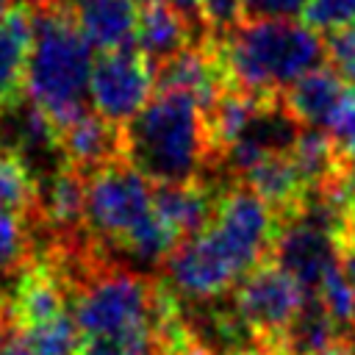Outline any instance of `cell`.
Wrapping results in <instances>:
<instances>
[{"instance_id": "obj_1", "label": "cell", "mask_w": 355, "mask_h": 355, "mask_svg": "<svg viewBox=\"0 0 355 355\" xmlns=\"http://www.w3.org/2000/svg\"><path fill=\"white\" fill-rule=\"evenodd\" d=\"M122 133L125 161L153 186L216 178L202 108L183 92H155Z\"/></svg>"}, {"instance_id": "obj_2", "label": "cell", "mask_w": 355, "mask_h": 355, "mask_svg": "<svg viewBox=\"0 0 355 355\" xmlns=\"http://www.w3.org/2000/svg\"><path fill=\"white\" fill-rule=\"evenodd\" d=\"M92 64V44L75 22L72 3H33L25 94L53 119L55 130L67 128L89 108Z\"/></svg>"}, {"instance_id": "obj_3", "label": "cell", "mask_w": 355, "mask_h": 355, "mask_svg": "<svg viewBox=\"0 0 355 355\" xmlns=\"http://www.w3.org/2000/svg\"><path fill=\"white\" fill-rule=\"evenodd\" d=\"M230 86L258 97L283 94L327 61L324 39L305 22L250 17L219 39Z\"/></svg>"}, {"instance_id": "obj_4", "label": "cell", "mask_w": 355, "mask_h": 355, "mask_svg": "<svg viewBox=\"0 0 355 355\" xmlns=\"http://www.w3.org/2000/svg\"><path fill=\"white\" fill-rule=\"evenodd\" d=\"M153 283L155 275L136 272L103 247L83 258L69 277V311L83 338L128 341L150 330Z\"/></svg>"}, {"instance_id": "obj_5", "label": "cell", "mask_w": 355, "mask_h": 355, "mask_svg": "<svg viewBox=\"0 0 355 355\" xmlns=\"http://www.w3.org/2000/svg\"><path fill=\"white\" fill-rule=\"evenodd\" d=\"M153 216V183L125 158L86 178V227L114 258L128 236Z\"/></svg>"}, {"instance_id": "obj_6", "label": "cell", "mask_w": 355, "mask_h": 355, "mask_svg": "<svg viewBox=\"0 0 355 355\" xmlns=\"http://www.w3.org/2000/svg\"><path fill=\"white\" fill-rule=\"evenodd\" d=\"M227 297L239 316L258 336V341L269 347L277 344V338L288 330V324L308 300L300 283L288 277L275 261H266L247 272Z\"/></svg>"}, {"instance_id": "obj_7", "label": "cell", "mask_w": 355, "mask_h": 355, "mask_svg": "<svg viewBox=\"0 0 355 355\" xmlns=\"http://www.w3.org/2000/svg\"><path fill=\"white\" fill-rule=\"evenodd\" d=\"M155 94V72L153 64L136 50H111L100 53L92 64L89 75V100L97 114L108 122L125 128L133 116H139Z\"/></svg>"}, {"instance_id": "obj_8", "label": "cell", "mask_w": 355, "mask_h": 355, "mask_svg": "<svg viewBox=\"0 0 355 355\" xmlns=\"http://www.w3.org/2000/svg\"><path fill=\"white\" fill-rule=\"evenodd\" d=\"M338 258L341 244L330 230L302 216H288L277 227L269 261H275L288 277H294L308 297H316L327 272L338 266Z\"/></svg>"}, {"instance_id": "obj_9", "label": "cell", "mask_w": 355, "mask_h": 355, "mask_svg": "<svg viewBox=\"0 0 355 355\" xmlns=\"http://www.w3.org/2000/svg\"><path fill=\"white\" fill-rule=\"evenodd\" d=\"M233 180L222 178H197L183 183H155L153 186V208L158 219L175 233L178 241H186L202 233L219 208L225 186Z\"/></svg>"}, {"instance_id": "obj_10", "label": "cell", "mask_w": 355, "mask_h": 355, "mask_svg": "<svg viewBox=\"0 0 355 355\" xmlns=\"http://www.w3.org/2000/svg\"><path fill=\"white\" fill-rule=\"evenodd\" d=\"M61 155L86 178L125 158V133L94 108H86L67 128L58 130Z\"/></svg>"}, {"instance_id": "obj_11", "label": "cell", "mask_w": 355, "mask_h": 355, "mask_svg": "<svg viewBox=\"0 0 355 355\" xmlns=\"http://www.w3.org/2000/svg\"><path fill=\"white\" fill-rule=\"evenodd\" d=\"M200 36H205V31L183 19L166 0H150L139 8L133 47L153 64V72H155L158 64L178 55L183 47H189Z\"/></svg>"}, {"instance_id": "obj_12", "label": "cell", "mask_w": 355, "mask_h": 355, "mask_svg": "<svg viewBox=\"0 0 355 355\" xmlns=\"http://www.w3.org/2000/svg\"><path fill=\"white\" fill-rule=\"evenodd\" d=\"M33 42V3L14 0L0 19V105L25 94V69Z\"/></svg>"}, {"instance_id": "obj_13", "label": "cell", "mask_w": 355, "mask_h": 355, "mask_svg": "<svg viewBox=\"0 0 355 355\" xmlns=\"http://www.w3.org/2000/svg\"><path fill=\"white\" fill-rule=\"evenodd\" d=\"M72 14L97 53L133 47L139 8L130 0H72Z\"/></svg>"}, {"instance_id": "obj_14", "label": "cell", "mask_w": 355, "mask_h": 355, "mask_svg": "<svg viewBox=\"0 0 355 355\" xmlns=\"http://www.w3.org/2000/svg\"><path fill=\"white\" fill-rule=\"evenodd\" d=\"M347 92L349 86L330 67H319L288 86L280 97L302 128H327Z\"/></svg>"}, {"instance_id": "obj_15", "label": "cell", "mask_w": 355, "mask_h": 355, "mask_svg": "<svg viewBox=\"0 0 355 355\" xmlns=\"http://www.w3.org/2000/svg\"><path fill=\"white\" fill-rule=\"evenodd\" d=\"M241 183L250 186L277 214V222L294 216L305 197V183L291 161V153H277V155L261 158L252 169H247Z\"/></svg>"}, {"instance_id": "obj_16", "label": "cell", "mask_w": 355, "mask_h": 355, "mask_svg": "<svg viewBox=\"0 0 355 355\" xmlns=\"http://www.w3.org/2000/svg\"><path fill=\"white\" fill-rule=\"evenodd\" d=\"M36 255L33 219L22 211L0 208V288L3 280H17V275Z\"/></svg>"}, {"instance_id": "obj_17", "label": "cell", "mask_w": 355, "mask_h": 355, "mask_svg": "<svg viewBox=\"0 0 355 355\" xmlns=\"http://www.w3.org/2000/svg\"><path fill=\"white\" fill-rule=\"evenodd\" d=\"M36 205H39V178L14 150L0 144V208H11L33 216Z\"/></svg>"}, {"instance_id": "obj_18", "label": "cell", "mask_w": 355, "mask_h": 355, "mask_svg": "<svg viewBox=\"0 0 355 355\" xmlns=\"http://www.w3.org/2000/svg\"><path fill=\"white\" fill-rule=\"evenodd\" d=\"M28 341L39 355H80L86 338L72 316V311H64L31 330H25Z\"/></svg>"}, {"instance_id": "obj_19", "label": "cell", "mask_w": 355, "mask_h": 355, "mask_svg": "<svg viewBox=\"0 0 355 355\" xmlns=\"http://www.w3.org/2000/svg\"><path fill=\"white\" fill-rule=\"evenodd\" d=\"M302 22L316 33H341L355 28V0H308Z\"/></svg>"}, {"instance_id": "obj_20", "label": "cell", "mask_w": 355, "mask_h": 355, "mask_svg": "<svg viewBox=\"0 0 355 355\" xmlns=\"http://www.w3.org/2000/svg\"><path fill=\"white\" fill-rule=\"evenodd\" d=\"M316 297H319V302L327 308V313L341 327L352 330V322H355V288L341 275V266H336L333 272H327V277L322 280Z\"/></svg>"}, {"instance_id": "obj_21", "label": "cell", "mask_w": 355, "mask_h": 355, "mask_svg": "<svg viewBox=\"0 0 355 355\" xmlns=\"http://www.w3.org/2000/svg\"><path fill=\"white\" fill-rule=\"evenodd\" d=\"M247 19L244 0H200V22L205 33L222 39Z\"/></svg>"}, {"instance_id": "obj_22", "label": "cell", "mask_w": 355, "mask_h": 355, "mask_svg": "<svg viewBox=\"0 0 355 355\" xmlns=\"http://www.w3.org/2000/svg\"><path fill=\"white\" fill-rule=\"evenodd\" d=\"M327 67L349 86L355 89V28L327 36Z\"/></svg>"}, {"instance_id": "obj_23", "label": "cell", "mask_w": 355, "mask_h": 355, "mask_svg": "<svg viewBox=\"0 0 355 355\" xmlns=\"http://www.w3.org/2000/svg\"><path fill=\"white\" fill-rule=\"evenodd\" d=\"M247 3V19L263 17V19H294L302 14L308 0H244Z\"/></svg>"}, {"instance_id": "obj_24", "label": "cell", "mask_w": 355, "mask_h": 355, "mask_svg": "<svg viewBox=\"0 0 355 355\" xmlns=\"http://www.w3.org/2000/svg\"><path fill=\"white\" fill-rule=\"evenodd\" d=\"M80 355H128V352L122 349V344L111 338H86Z\"/></svg>"}, {"instance_id": "obj_25", "label": "cell", "mask_w": 355, "mask_h": 355, "mask_svg": "<svg viewBox=\"0 0 355 355\" xmlns=\"http://www.w3.org/2000/svg\"><path fill=\"white\" fill-rule=\"evenodd\" d=\"M183 19H189L194 28H200V31H205L202 28V22H200V0H166Z\"/></svg>"}, {"instance_id": "obj_26", "label": "cell", "mask_w": 355, "mask_h": 355, "mask_svg": "<svg viewBox=\"0 0 355 355\" xmlns=\"http://www.w3.org/2000/svg\"><path fill=\"white\" fill-rule=\"evenodd\" d=\"M338 266H341V275L347 277V283L355 288V241H344L341 244Z\"/></svg>"}, {"instance_id": "obj_27", "label": "cell", "mask_w": 355, "mask_h": 355, "mask_svg": "<svg viewBox=\"0 0 355 355\" xmlns=\"http://www.w3.org/2000/svg\"><path fill=\"white\" fill-rule=\"evenodd\" d=\"M230 355H277L269 344H263V341H255V344H250V347H241V349H236V352H230Z\"/></svg>"}, {"instance_id": "obj_28", "label": "cell", "mask_w": 355, "mask_h": 355, "mask_svg": "<svg viewBox=\"0 0 355 355\" xmlns=\"http://www.w3.org/2000/svg\"><path fill=\"white\" fill-rule=\"evenodd\" d=\"M33 3H72V0H33Z\"/></svg>"}, {"instance_id": "obj_29", "label": "cell", "mask_w": 355, "mask_h": 355, "mask_svg": "<svg viewBox=\"0 0 355 355\" xmlns=\"http://www.w3.org/2000/svg\"><path fill=\"white\" fill-rule=\"evenodd\" d=\"M130 3H133L136 8H141V6H144V3H150V0H130Z\"/></svg>"}, {"instance_id": "obj_30", "label": "cell", "mask_w": 355, "mask_h": 355, "mask_svg": "<svg viewBox=\"0 0 355 355\" xmlns=\"http://www.w3.org/2000/svg\"><path fill=\"white\" fill-rule=\"evenodd\" d=\"M352 336H355V322H352Z\"/></svg>"}, {"instance_id": "obj_31", "label": "cell", "mask_w": 355, "mask_h": 355, "mask_svg": "<svg viewBox=\"0 0 355 355\" xmlns=\"http://www.w3.org/2000/svg\"><path fill=\"white\" fill-rule=\"evenodd\" d=\"M347 355H355V349H352V352H347Z\"/></svg>"}]
</instances>
